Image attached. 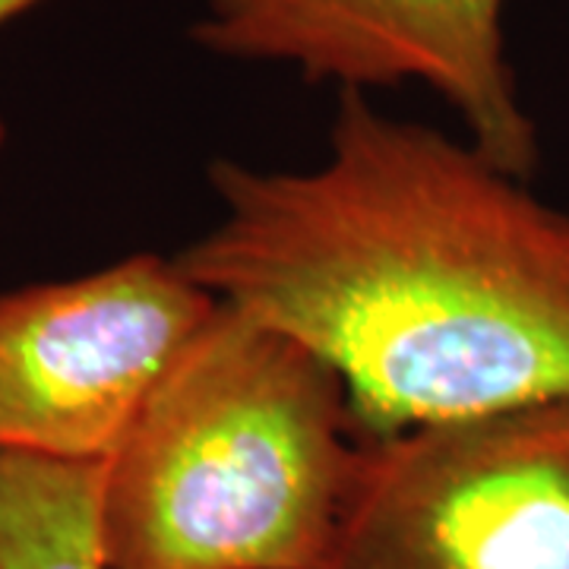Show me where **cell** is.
I'll use <instances>...</instances> for the list:
<instances>
[{
	"label": "cell",
	"mask_w": 569,
	"mask_h": 569,
	"mask_svg": "<svg viewBox=\"0 0 569 569\" xmlns=\"http://www.w3.org/2000/svg\"><path fill=\"white\" fill-rule=\"evenodd\" d=\"M178 263L332 367L367 440L569 402V212L437 127L342 89L313 168L216 162Z\"/></svg>",
	"instance_id": "obj_1"
},
{
	"label": "cell",
	"mask_w": 569,
	"mask_h": 569,
	"mask_svg": "<svg viewBox=\"0 0 569 569\" xmlns=\"http://www.w3.org/2000/svg\"><path fill=\"white\" fill-rule=\"evenodd\" d=\"M365 440L317 351L219 301L102 459L104 569H313Z\"/></svg>",
	"instance_id": "obj_2"
},
{
	"label": "cell",
	"mask_w": 569,
	"mask_h": 569,
	"mask_svg": "<svg viewBox=\"0 0 569 569\" xmlns=\"http://www.w3.org/2000/svg\"><path fill=\"white\" fill-rule=\"evenodd\" d=\"M313 569H569V402L365 440Z\"/></svg>",
	"instance_id": "obj_3"
},
{
	"label": "cell",
	"mask_w": 569,
	"mask_h": 569,
	"mask_svg": "<svg viewBox=\"0 0 569 569\" xmlns=\"http://www.w3.org/2000/svg\"><path fill=\"white\" fill-rule=\"evenodd\" d=\"M216 305L159 253L0 291V456L108 459Z\"/></svg>",
	"instance_id": "obj_4"
},
{
	"label": "cell",
	"mask_w": 569,
	"mask_h": 569,
	"mask_svg": "<svg viewBox=\"0 0 569 569\" xmlns=\"http://www.w3.org/2000/svg\"><path fill=\"white\" fill-rule=\"evenodd\" d=\"M507 0H203L193 39L231 61L279 63L339 92L418 82L493 162L529 178L538 130L503 36Z\"/></svg>",
	"instance_id": "obj_5"
},
{
	"label": "cell",
	"mask_w": 569,
	"mask_h": 569,
	"mask_svg": "<svg viewBox=\"0 0 569 569\" xmlns=\"http://www.w3.org/2000/svg\"><path fill=\"white\" fill-rule=\"evenodd\" d=\"M102 462L0 456V569H104Z\"/></svg>",
	"instance_id": "obj_6"
},
{
	"label": "cell",
	"mask_w": 569,
	"mask_h": 569,
	"mask_svg": "<svg viewBox=\"0 0 569 569\" xmlns=\"http://www.w3.org/2000/svg\"><path fill=\"white\" fill-rule=\"evenodd\" d=\"M41 3H48V0H0V29L17 22L26 13H32Z\"/></svg>",
	"instance_id": "obj_7"
},
{
	"label": "cell",
	"mask_w": 569,
	"mask_h": 569,
	"mask_svg": "<svg viewBox=\"0 0 569 569\" xmlns=\"http://www.w3.org/2000/svg\"><path fill=\"white\" fill-rule=\"evenodd\" d=\"M3 140H7V127H3V121H0V149H3Z\"/></svg>",
	"instance_id": "obj_8"
}]
</instances>
